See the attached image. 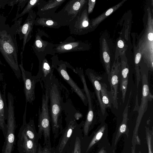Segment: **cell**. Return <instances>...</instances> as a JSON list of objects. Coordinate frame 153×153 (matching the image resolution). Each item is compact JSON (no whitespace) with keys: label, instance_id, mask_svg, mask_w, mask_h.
<instances>
[{"label":"cell","instance_id":"9c48e42d","mask_svg":"<svg viewBox=\"0 0 153 153\" xmlns=\"http://www.w3.org/2000/svg\"><path fill=\"white\" fill-rule=\"evenodd\" d=\"M43 36L49 38V36L45 31L38 28L37 29L35 35V38L32 47L35 55L38 59L39 61L43 60L48 55H55L54 50V44L44 40Z\"/></svg>","mask_w":153,"mask_h":153},{"label":"cell","instance_id":"f546056e","mask_svg":"<svg viewBox=\"0 0 153 153\" xmlns=\"http://www.w3.org/2000/svg\"><path fill=\"white\" fill-rule=\"evenodd\" d=\"M38 153H51L50 150L47 148H42L40 144H39Z\"/></svg>","mask_w":153,"mask_h":153},{"label":"cell","instance_id":"8fae6325","mask_svg":"<svg viewBox=\"0 0 153 153\" xmlns=\"http://www.w3.org/2000/svg\"><path fill=\"white\" fill-rule=\"evenodd\" d=\"M89 22L86 5L82 8L76 19L68 26L70 33L81 35L87 33L92 28Z\"/></svg>","mask_w":153,"mask_h":153},{"label":"cell","instance_id":"e575fe53","mask_svg":"<svg viewBox=\"0 0 153 153\" xmlns=\"http://www.w3.org/2000/svg\"><path fill=\"white\" fill-rule=\"evenodd\" d=\"M1 126H0V130H1Z\"/></svg>","mask_w":153,"mask_h":153},{"label":"cell","instance_id":"cb8c5ba5","mask_svg":"<svg viewBox=\"0 0 153 153\" xmlns=\"http://www.w3.org/2000/svg\"><path fill=\"white\" fill-rule=\"evenodd\" d=\"M107 127V125L104 121L101 122L100 125L98 128L99 129L95 134L88 146L86 151L87 152L101 138L103 133L106 129Z\"/></svg>","mask_w":153,"mask_h":153},{"label":"cell","instance_id":"44dd1931","mask_svg":"<svg viewBox=\"0 0 153 153\" xmlns=\"http://www.w3.org/2000/svg\"><path fill=\"white\" fill-rule=\"evenodd\" d=\"M101 85V96L102 102L106 108H111L113 101V97L111 91L107 88L106 84L103 82H100Z\"/></svg>","mask_w":153,"mask_h":153},{"label":"cell","instance_id":"3957f363","mask_svg":"<svg viewBox=\"0 0 153 153\" xmlns=\"http://www.w3.org/2000/svg\"><path fill=\"white\" fill-rule=\"evenodd\" d=\"M149 69L147 65H142L140 68L141 80L142 84V95L141 102L139 107L138 114L134 131L132 143H138L140 142L137 135L138 130L142 118L146 111L149 102H151L153 96L149 91Z\"/></svg>","mask_w":153,"mask_h":153},{"label":"cell","instance_id":"d590c367","mask_svg":"<svg viewBox=\"0 0 153 153\" xmlns=\"http://www.w3.org/2000/svg\"><path fill=\"white\" fill-rule=\"evenodd\" d=\"M138 153H141V152H140Z\"/></svg>","mask_w":153,"mask_h":153},{"label":"cell","instance_id":"4fadbf2b","mask_svg":"<svg viewBox=\"0 0 153 153\" xmlns=\"http://www.w3.org/2000/svg\"><path fill=\"white\" fill-rule=\"evenodd\" d=\"M6 83L3 79L2 74L0 70V126L5 137L7 125L5 122L7 120L8 109L6 99Z\"/></svg>","mask_w":153,"mask_h":153},{"label":"cell","instance_id":"5bb4252c","mask_svg":"<svg viewBox=\"0 0 153 153\" xmlns=\"http://www.w3.org/2000/svg\"><path fill=\"white\" fill-rule=\"evenodd\" d=\"M66 0H41L37 6L36 14L39 17L51 18L58 8Z\"/></svg>","mask_w":153,"mask_h":153},{"label":"cell","instance_id":"f1b7e54d","mask_svg":"<svg viewBox=\"0 0 153 153\" xmlns=\"http://www.w3.org/2000/svg\"><path fill=\"white\" fill-rule=\"evenodd\" d=\"M88 12L89 14L91 13L93 10L94 6L96 3V1L89 0L88 1Z\"/></svg>","mask_w":153,"mask_h":153},{"label":"cell","instance_id":"7c38bea8","mask_svg":"<svg viewBox=\"0 0 153 153\" xmlns=\"http://www.w3.org/2000/svg\"><path fill=\"white\" fill-rule=\"evenodd\" d=\"M87 48L86 43L70 36L63 41L54 44V50L56 53L61 54L84 51Z\"/></svg>","mask_w":153,"mask_h":153},{"label":"cell","instance_id":"277c9868","mask_svg":"<svg viewBox=\"0 0 153 153\" xmlns=\"http://www.w3.org/2000/svg\"><path fill=\"white\" fill-rule=\"evenodd\" d=\"M87 2L86 0H70L51 18L61 26H69L76 19Z\"/></svg>","mask_w":153,"mask_h":153},{"label":"cell","instance_id":"1f68e13d","mask_svg":"<svg viewBox=\"0 0 153 153\" xmlns=\"http://www.w3.org/2000/svg\"><path fill=\"white\" fill-rule=\"evenodd\" d=\"M98 153H106V151L103 149H101Z\"/></svg>","mask_w":153,"mask_h":153},{"label":"cell","instance_id":"4316f807","mask_svg":"<svg viewBox=\"0 0 153 153\" xmlns=\"http://www.w3.org/2000/svg\"><path fill=\"white\" fill-rule=\"evenodd\" d=\"M128 78L125 79L120 80V90L122 92V100L123 103L125 102L126 92L127 90L128 82Z\"/></svg>","mask_w":153,"mask_h":153},{"label":"cell","instance_id":"4dcf8cb0","mask_svg":"<svg viewBox=\"0 0 153 153\" xmlns=\"http://www.w3.org/2000/svg\"><path fill=\"white\" fill-rule=\"evenodd\" d=\"M117 45L120 48H123L124 46V42L121 40H119L117 42Z\"/></svg>","mask_w":153,"mask_h":153},{"label":"cell","instance_id":"9a60e30c","mask_svg":"<svg viewBox=\"0 0 153 153\" xmlns=\"http://www.w3.org/2000/svg\"><path fill=\"white\" fill-rule=\"evenodd\" d=\"M36 14L33 10L28 13V15L23 25L20 27V32L21 37L23 39L22 48V52L25 48L26 43L32 37V33L34 22L36 17Z\"/></svg>","mask_w":153,"mask_h":153},{"label":"cell","instance_id":"2e32d148","mask_svg":"<svg viewBox=\"0 0 153 153\" xmlns=\"http://www.w3.org/2000/svg\"><path fill=\"white\" fill-rule=\"evenodd\" d=\"M120 67L118 64H114L108 75V81L111 87V91L113 97L112 105L114 108H118V90L120 79Z\"/></svg>","mask_w":153,"mask_h":153},{"label":"cell","instance_id":"e0dca14e","mask_svg":"<svg viewBox=\"0 0 153 153\" xmlns=\"http://www.w3.org/2000/svg\"><path fill=\"white\" fill-rule=\"evenodd\" d=\"M85 73L94 89L97 101L100 105V111L103 116H105L107 113L106 108L104 106L101 98V85L99 82L102 78L94 71L90 69H87Z\"/></svg>","mask_w":153,"mask_h":153},{"label":"cell","instance_id":"d6986e66","mask_svg":"<svg viewBox=\"0 0 153 153\" xmlns=\"http://www.w3.org/2000/svg\"><path fill=\"white\" fill-rule=\"evenodd\" d=\"M54 68L45 58L39 61L38 72L36 75L38 82H43L44 84L50 80L53 75Z\"/></svg>","mask_w":153,"mask_h":153},{"label":"cell","instance_id":"603a6c76","mask_svg":"<svg viewBox=\"0 0 153 153\" xmlns=\"http://www.w3.org/2000/svg\"><path fill=\"white\" fill-rule=\"evenodd\" d=\"M125 1L124 0L123 1L118 4L108 9L104 13L96 19L92 20L90 21V25L91 27L92 28L96 26L105 18L118 9Z\"/></svg>","mask_w":153,"mask_h":153},{"label":"cell","instance_id":"7402d4cb","mask_svg":"<svg viewBox=\"0 0 153 153\" xmlns=\"http://www.w3.org/2000/svg\"><path fill=\"white\" fill-rule=\"evenodd\" d=\"M34 25L46 27L53 29H59L61 26L52 18H45L38 17L36 18Z\"/></svg>","mask_w":153,"mask_h":153},{"label":"cell","instance_id":"52a82bcc","mask_svg":"<svg viewBox=\"0 0 153 153\" xmlns=\"http://www.w3.org/2000/svg\"><path fill=\"white\" fill-rule=\"evenodd\" d=\"M49 99L47 94L45 93L42 97L41 108L38 111V131L37 134L38 139L42 135L44 137V144L49 145L50 143L51 118L49 110Z\"/></svg>","mask_w":153,"mask_h":153},{"label":"cell","instance_id":"d4e9b609","mask_svg":"<svg viewBox=\"0 0 153 153\" xmlns=\"http://www.w3.org/2000/svg\"><path fill=\"white\" fill-rule=\"evenodd\" d=\"M41 1V0H31L28 1L27 4L25 7L22 12L20 14L16 15L15 19L22 16L25 14L28 13L33 9L38 6L39 3Z\"/></svg>","mask_w":153,"mask_h":153},{"label":"cell","instance_id":"ffe728a7","mask_svg":"<svg viewBox=\"0 0 153 153\" xmlns=\"http://www.w3.org/2000/svg\"><path fill=\"white\" fill-rule=\"evenodd\" d=\"M129 99L126 105L123 114V119L118 129L114 140V146L121 135L124 133L128 132L127 123L128 121V111Z\"/></svg>","mask_w":153,"mask_h":153},{"label":"cell","instance_id":"d6a6232c","mask_svg":"<svg viewBox=\"0 0 153 153\" xmlns=\"http://www.w3.org/2000/svg\"><path fill=\"white\" fill-rule=\"evenodd\" d=\"M18 151H19V153H24L21 150L18 149Z\"/></svg>","mask_w":153,"mask_h":153},{"label":"cell","instance_id":"836d02e7","mask_svg":"<svg viewBox=\"0 0 153 153\" xmlns=\"http://www.w3.org/2000/svg\"><path fill=\"white\" fill-rule=\"evenodd\" d=\"M0 64L1 65H4V64H3V63L1 62V59H0Z\"/></svg>","mask_w":153,"mask_h":153},{"label":"cell","instance_id":"8992f818","mask_svg":"<svg viewBox=\"0 0 153 153\" xmlns=\"http://www.w3.org/2000/svg\"><path fill=\"white\" fill-rule=\"evenodd\" d=\"M51 65L58 72L61 77L71 88L74 91L79 97L84 105L87 106L88 104V99L83 89L80 88L69 75L67 71L68 68L73 71L74 68L71 64L66 61L59 60L57 55H54L51 58Z\"/></svg>","mask_w":153,"mask_h":153},{"label":"cell","instance_id":"30bf717a","mask_svg":"<svg viewBox=\"0 0 153 153\" xmlns=\"http://www.w3.org/2000/svg\"><path fill=\"white\" fill-rule=\"evenodd\" d=\"M21 62L19 65L21 76L24 84V93L26 102L33 103L35 99V88L38 82L36 76L33 75L31 72L25 70L23 66L22 52L21 53Z\"/></svg>","mask_w":153,"mask_h":153},{"label":"cell","instance_id":"484cf974","mask_svg":"<svg viewBox=\"0 0 153 153\" xmlns=\"http://www.w3.org/2000/svg\"><path fill=\"white\" fill-rule=\"evenodd\" d=\"M146 128V139L148 145L149 153H153V130H151L149 127Z\"/></svg>","mask_w":153,"mask_h":153},{"label":"cell","instance_id":"5b68a950","mask_svg":"<svg viewBox=\"0 0 153 153\" xmlns=\"http://www.w3.org/2000/svg\"><path fill=\"white\" fill-rule=\"evenodd\" d=\"M7 98L8 113L7 119V131L2 153H12L14 149L16 142L15 132L16 124L14 97L10 93L8 92Z\"/></svg>","mask_w":153,"mask_h":153},{"label":"cell","instance_id":"ba28073f","mask_svg":"<svg viewBox=\"0 0 153 153\" xmlns=\"http://www.w3.org/2000/svg\"><path fill=\"white\" fill-rule=\"evenodd\" d=\"M73 71L79 77L88 99V110L83 126L84 134L87 135L96 122V114L92 102L93 95L88 88L83 69L81 68L76 67Z\"/></svg>","mask_w":153,"mask_h":153},{"label":"cell","instance_id":"83f0119b","mask_svg":"<svg viewBox=\"0 0 153 153\" xmlns=\"http://www.w3.org/2000/svg\"><path fill=\"white\" fill-rule=\"evenodd\" d=\"M81 141L79 138L76 137L75 139L74 150L72 153H81Z\"/></svg>","mask_w":153,"mask_h":153},{"label":"cell","instance_id":"7a4b0ae2","mask_svg":"<svg viewBox=\"0 0 153 153\" xmlns=\"http://www.w3.org/2000/svg\"><path fill=\"white\" fill-rule=\"evenodd\" d=\"M0 51L18 79L21 76L18 62V48L13 35L6 30H0Z\"/></svg>","mask_w":153,"mask_h":153},{"label":"cell","instance_id":"ac0fdd59","mask_svg":"<svg viewBox=\"0 0 153 153\" xmlns=\"http://www.w3.org/2000/svg\"><path fill=\"white\" fill-rule=\"evenodd\" d=\"M18 149L24 153H36L37 144L29 139L21 126L18 135Z\"/></svg>","mask_w":153,"mask_h":153},{"label":"cell","instance_id":"6da1fadb","mask_svg":"<svg viewBox=\"0 0 153 153\" xmlns=\"http://www.w3.org/2000/svg\"><path fill=\"white\" fill-rule=\"evenodd\" d=\"M45 93L48 96L49 110L52 128L54 139L59 135V131L62 132V114L64 111V97L63 92L66 88L53 75L44 84Z\"/></svg>","mask_w":153,"mask_h":153}]
</instances>
